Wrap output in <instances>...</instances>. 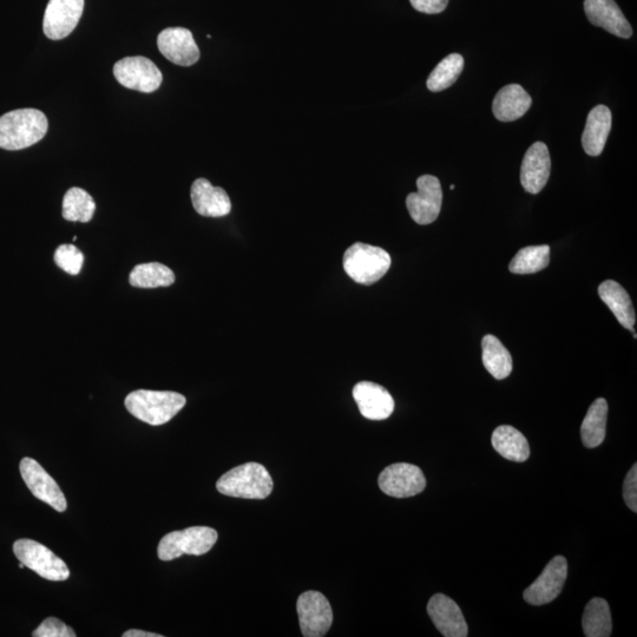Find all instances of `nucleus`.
I'll return each instance as SVG.
<instances>
[{"label":"nucleus","mask_w":637,"mask_h":637,"mask_svg":"<svg viewBox=\"0 0 637 637\" xmlns=\"http://www.w3.org/2000/svg\"><path fill=\"white\" fill-rule=\"evenodd\" d=\"M47 116L37 109H18L0 117V148L22 150L34 146L47 135Z\"/></svg>","instance_id":"obj_1"},{"label":"nucleus","mask_w":637,"mask_h":637,"mask_svg":"<svg viewBox=\"0 0 637 637\" xmlns=\"http://www.w3.org/2000/svg\"><path fill=\"white\" fill-rule=\"evenodd\" d=\"M186 403L185 396L170 391L137 390L126 398V407L131 415L153 426L170 422Z\"/></svg>","instance_id":"obj_2"},{"label":"nucleus","mask_w":637,"mask_h":637,"mask_svg":"<svg viewBox=\"0 0 637 637\" xmlns=\"http://www.w3.org/2000/svg\"><path fill=\"white\" fill-rule=\"evenodd\" d=\"M216 489L220 494L245 499H265L272 494L273 479L264 465L246 463L226 472Z\"/></svg>","instance_id":"obj_3"},{"label":"nucleus","mask_w":637,"mask_h":637,"mask_svg":"<svg viewBox=\"0 0 637 637\" xmlns=\"http://www.w3.org/2000/svg\"><path fill=\"white\" fill-rule=\"evenodd\" d=\"M391 256L383 248L357 244L347 249L344 255V268L348 277L360 285L376 284L391 267Z\"/></svg>","instance_id":"obj_4"},{"label":"nucleus","mask_w":637,"mask_h":637,"mask_svg":"<svg viewBox=\"0 0 637 637\" xmlns=\"http://www.w3.org/2000/svg\"><path fill=\"white\" fill-rule=\"evenodd\" d=\"M218 533L213 528L192 527L164 536L157 549L162 561H173L182 555L201 556L212 550Z\"/></svg>","instance_id":"obj_5"},{"label":"nucleus","mask_w":637,"mask_h":637,"mask_svg":"<svg viewBox=\"0 0 637 637\" xmlns=\"http://www.w3.org/2000/svg\"><path fill=\"white\" fill-rule=\"evenodd\" d=\"M13 553L26 568L34 570L45 580L62 582L69 579L67 563L41 543L23 538L13 544Z\"/></svg>","instance_id":"obj_6"},{"label":"nucleus","mask_w":637,"mask_h":637,"mask_svg":"<svg viewBox=\"0 0 637 637\" xmlns=\"http://www.w3.org/2000/svg\"><path fill=\"white\" fill-rule=\"evenodd\" d=\"M114 75L124 88L146 94L154 93L163 82L159 68L150 59L142 56L127 57L118 61L114 65Z\"/></svg>","instance_id":"obj_7"},{"label":"nucleus","mask_w":637,"mask_h":637,"mask_svg":"<svg viewBox=\"0 0 637 637\" xmlns=\"http://www.w3.org/2000/svg\"><path fill=\"white\" fill-rule=\"evenodd\" d=\"M417 193L406 197V207L418 225H431L441 214L443 190L436 176L423 175L417 180Z\"/></svg>","instance_id":"obj_8"},{"label":"nucleus","mask_w":637,"mask_h":637,"mask_svg":"<svg viewBox=\"0 0 637 637\" xmlns=\"http://www.w3.org/2000/svg\"><path fill=\"white\" fill-rule=\"evenodd\" d=\"M301 633L305 637H323L333 623L330 602L319 591H306L297 603Z\"/></svg>","instance_id":"obj_9"},{"label":"nucleus","mask_w":637,"mask_h":637,"mask_svg":"<svg viewBox=\"0 0 637 637\" xmlns=\"http://www.w3.org/2000/svg\"><path fill=\"white\" fill-rule=\"evenodd\" d=\"M378 484L387 496L409 498L422 494L426 488V478L418 466L396 463L387 466L380 474Z\"/></svg>","instance_id":"obj_10"},{"label":"nucleus","mask_w":637,"mask_h":637,"mask_svg":"<svg viewBox=\"0 0 637 637\" xmlns=\"http://www.w3.org/2000/svg\"><path fill=\"white\" fill-rule=\"evenodd\" d=\"M21 475L26 487L39 501L47 503L58 512H64L68 508L67 498L58 487L55 479L45 471L35 459L26 457L22 459Z\"/></svg>","instance_id":"obj_11"},{"label":"nucleus","mask_w":637,"mask_h":637,"mask_svg":"<svg viewBox=\"0 0 637 637\" xmlns=\"http://www.w3.org/2000/svg\"><path fill=\"white\" fill-rule=\"evenodd\" d=\"M568 577V562L556 556L544 568L538 579L524 591V600L533 606L553 602L562 593Z\"/></svg>","instance_id":"obj_12"},{"label":"nucleus","mask_w":637,"mask_h":637,"mask_svg":"<svg viewBox=\"0 0 637 637\" xmlns=\"http://www.w3.org/2000/svg\"><path fill=\"white\" fill-rule=\"evenodd\" d=\"M84 0H50L45 10L43 30L52 41H61L76 29L81 21Z\"/></svg>","instance_id":"obj_13"},{"label":"nucleus","mask_w":637,"mask_h":637,"mask_svg":"<svg viewBox=\"0 0 637 637\" xmlns=\"http://www.w3.org/2000/svg\"><path fill=\"white\" fill-rule=\"evenodd\" d=\"M157 47L168 61L180 67H190L200 59V49L193 34L185 28L163 30L157 37Z\"/></svg>","instance_id":"obj_14"},{"label":"nucleus","mask_w":637,"mask_h":637,"mask_svg":"<svg viewBox=\"0 0 637 637\" xmlns=\"http://www.w3.org/2000/svg\"><path fill=\"white\" fill-rule=\"evenodd\" d=\"M428 614L443 636H468V623L464 619L461 608L450 597L444 594L433 595L428 604Z\"/></svg>","instance_id":"obj_15"},{"label":"nucleus","mask_w":637,"mask_h":637,"mask_svg":"<svg viewBox=\"0 0 637 637\" xmlns=\"http://www.w3.org/2000/svg\"><path fill=\"white\" fill-rule=\"evenodd\" d=\"M551 172L548 147L536 142L524 155L521 168V182L525 192L538 194L547 185Z\"/></svg>","instance_id":"obj_16"},{"label":"nucleus","mask_w":637,"mask_h":637,"mask_svg":"<svg viewBox=\"0 0 637 637\" xmlns=\"http://www.w3.org/2000/svg\"><path fill=\"white\" fill-rule=\"evenodd\" d=\"M584 12L591 24L599 26L609 34L625 39L633 35L632 26L615 0H586Z\"/></svg>","instance_id":"obj_17"},{"label":"nucleus","mask_w":637,"mask_h":637,"mask_svg":"<svg viewBox=\"0 0 637 637\" xmlns=\"http://www.w3.org/2000/svg\"><path fill=\"white\" fill-rule=\"evenodd\" d=\"M353 398L361 415L370 420H384L394 411V400L382 385L361 382L354 386Z\"/></svg>","instance_id":"obj_18"},{"label":"nucleus","mask_w":637,"mask_h":637,"mask_svg":"<svg viewBox=\"0 0 637 637\" xmlns=\"http://www.w3.org/2000/svg\"><path fill=\"white\" fill-rule=\"evenodd\" d=\"M190 196L196 213L206 218H222L231 213L232 202L226 190L214 187L206 179H199L193 183Z\"/></svg>","instance_id":"obj_19"},{"label":"nucleus","mask_w":637,"mask_h":637,"mask_svg":"<svg viewBox=\"0 0 637 637\" xmlns=\"http://www.w3.org/2000/svg\"><path fill=\"white\" fill-rule=\"evenodd\" d=\"M612 111L606 105L591 109L582 135V146L589 156H600L612 130Z\"/></svg>","instance_id":"obj_20"},{"label":"nucleus","mask_w":637,"mask_h":637,"mask_svg":"<svg viewBox=\"0 0 637 637\" xmlns=\"http://www.w3.org/2000/svg\"><path fill=\"white\" fill-rule=\"evenodd\" d=\"M531 103L533 100L520 84H510L498 91L492 111L498 121L514 122L528 113Z\"/></svg>","instance_id":"obj_21"},{"label":"nucleus","mask_w":637,"mask_h":637,"mask_svg":"<svg viewBox=\"0 0 637 637\" xmlns=\"http://www.w3.org/2000/svg\"><path fill=\"white\" fill-rule=\"evenodd\" d=\"M599 295L601 300L613 312L619 323L634 332L636 323V314L632 299L619 282L607 280L602 282L599 287Z\"/></svg>","instance_id":"obj_22"},{"label":"nucleus","mask_w":637,"mask_h":637,"mask_svg":"<svg viewBox=\"0 0 637 637\" xmlns=\"http://www.w3.org/2000/svg\"><path fill=\"white\" fill-rule=\"evenodd\" d=\"M494 449L511 462L523 463L530 457V446L523 433L510 425H502L492 433Z\"/></svg>","instance_id":"obj_23"},{"label":"nucleus","mask_w":637,"mask_h":637,"mask_svg":"<svg viewBox=\"0 0 637 637\" xmlns=\"http://www.w3.org/2000/svg\"><path fill=\"white\" fill-rule=\"evenodd\" d=\"M608 403L604 398L596 399L589 407L581 426L583 445L588 449L597 448L606 438Z\"/></svg>","instance_id":"obj_24"},{"label":"nucleus","mask_w":637,"mask_h":637,"mask_svg":"<svg viewBox=\"0 0 637 637\" xmlns=\"http://www.w3.org/2000/svg\"><path fill=\"white\" fill-rule=\"evenodd\" d=\"M582 627L587 637H609L613 632L612 613L606 600L595 597L584 609Z\"/></svg>","instance_id":"obj_25"},{"label":"nucleus","mask_w":637,"mask_h":637,"mask_svg":"<svg viewBox=\"0 0 637 637\" xmlns=\"http://www.w3.org/2000/svg\"><path fill=\"white\" fill-rule=\"evenodd\" d=\"M482 348L483 364L491 376L497 380L508 378L512 372V357L507 347L488 334L482 340Z\"/></svg>","instance_id":"obj_26"},{"label":"nucleus","mask_w":637,"mask_h":637,"mask_svg":"<svg viewBox=\"0 0 637 637\" xmlns=\"http://www.w3.org/2000/svg\"><path fill=\"white\" fill-rule=\"evenodd\" d=\"M129 282L137 288L168 287L174 284L175 274L159 262H149L136 266L130 273Z\"/></svg>","instance_id":"obj_27"},{"label":"nucleus","mask_w":637,"mask_h":637,"mask_svg":"<svg viewBox=\"0 0 637 637\" xmlns=\"http://www.w3.org/2000/svg\"><path fill=\"white\" fill-rule=\"evenodd\" d=\"M96 203L88 192L82 188H71L64 196L63 218L71 222L87 223L93 220Z\"/></svg>","instance_id":"obj_28"},{"label":"nucleus","mask_w":637,"mask_h":637,"mask_svg":"<svg viewBox=\"0 0 637 637\" xmlns=\"http://www.w3.org/2000/svg\"><path fill=\"white\" fill-rule=\"evenodd\" d=\"M550 264V247L530 246L521 249L511 260L509 269L514 274H534L543 271Z\"/></svg>","instance_id":"obj_29"},{"label":"nucleus","mask_w":637,"mask_h":637,"mask_svg":"<svg viewBox=\"0 0 637 637\" xmlns=\"http://www.w3.org/2000/svg\"><path fill=\"white\" fill-rule=\"evenodd\" d=\"M464 69V58L459 54H451L445 57L437 65L428 78V88L432 93H439L452 87Z\"/></svg>","instance_id":"obj_30"},{"label":"nucleus","mask_w":637,"mask_h":637,"mask_svg":"<svg viewBox=\"0 0 637 637\" xmlns=\"http://www.w3.org/2000/svg\"><path fill=\"white\" fill-rule=\"evenodd\" d=\"M56 265L71 275L80 274L83 267V253L74 245H62L55 252Z\"/></svg>","instance_id":"obj_31"},{"label":"nucleus","mask_w":637,"mask_h":637,"mask_svg":"<svg viewBox=\"0 0 637 637\" xmlns=\"http://www.w3.org/2000/svg\"><path fill=\"white\" fill-rule=\"evenodd\" d=\"M34 637H75L74 629H71L56 617H49L32 633Z\"/></svg>","instance_id":"obj_32"},{"label":"nucleus","mask_w":637,"mask_h":637,"mask_svg":"<svg viewBox=\"0 0 637 637\" xmlns=\"http://www.w3.org/2000/svg\"><path fill=\"white\" fill-rule=\"evenodd\" d=\"M623 498L630 510L637 512V465L634 464L623 483Z\"/></svg>","instance_id":"obj_33"},{"label":"nucleus","mask_w":637,"mask_h":637,"mask_svg":"<svg viewBox=\"0 0 637 637\" xmlns=\"http://www.w3.org/2000/svg\"><path fill=\"white\" fill-rule=\"evenodd\" d=\"M413 9L426 13V15H437L446 9L449 0H410Z\"/></svg>","instance_id":"obj_34"},{"label":"nucleus","mask_w":637,"mask_h":637,"mask_svg":"<svg viewBox=\"0 0 637 637\" xmlns=\"http://www.w3.org/2000/svg\"><path fill=\"white\" fill-rule=\"evenodd\" d=\"M123 637H162V635L155 633L143 632V630H128L123 634Z\"/></svg>","instance_id":"obj_35"},{"label":"nucleus","mask_w":637,"mask_h":637,"mask_svg":"<svg viewBox=\"0 0 637 637\" xmlns=\"http://www.w3.org/2000/svg\"><path fill=\"white\" fill-rule=\"evenodd\" d=\"M455 188H456V186H455V185H452V186L450 187V189H451V190H455Z\"/></svg>","instance_id":"obj_36"}]
</instances>
